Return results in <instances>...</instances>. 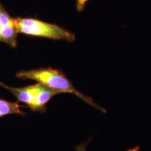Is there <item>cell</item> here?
Wrapping results in <instances>:
<instances>
[{"mask_svg":"<svg viewBox=\"0 0 151 151\" xmlns=\"http://www.w3.org/2000/svg\"><path fill=\"white\" fill-rule=\"evenodd\" d=\"M16 76L17 78L20 79H29L37 81L39 83L58 92L59 94L70 93L74 94L91 106L101 112L106 113V110L96 103L91 97L86 96L76 89L71 81L60 69L46 67L31 70H21L18 71Z\"/></svg>","mask_w":151,"mask_h":151,"instance_id":"1","label":"cell"},{"mask_svg":"<svg viewBox=\"0 0 151 151\" xmlns=\"http://www.w3.org/2000/svg\"><path fill=\"white\" fill-rule=\"evenodd\" d=\"M0 86L14 94L18 100L17 102L24 104L31 111L41 113H46L47 104L59 94L39 83L23 88H15L0 82Z\"/></svg>","mask_w":151,"mask_h":151,"instance_id":"2","label":"cell"},{"mask_svg":"<svg viewBox=\"0 0 151 151\" xmlns=\"http://www.w3.org/2000/svg\"><path fill=\"white\" fill-rule=\"evenodd\" d=\"M15 21L18 33L69 42L75 40L73 34L56 24L32 18H15Z\"/></svg>","mask_w":151,"mask_h":151,"instance_id":"3","label":"cell"},{"mask_svg":"<svg viewBox=\"0 0 151 151\" xmlns=\"http://www.w3.org/2000/svg\"><path fill=\"white\" fill-rule=\"evenodd\" d=\"M18 35L15 18L11 17L0 2V41L16 48L18 44Z\"/></svg>","mask_w":151,"mask_h":151,"instance_id":"4","label":"cell"},{"mask_svg":"<svg viewBox=\"0 0 151 151\" xmlns=\"http://www.w3.org/2000/svg\"><path fill=\"white\" fill-rule=\"evenodd\" d=\"M21 106L18 102L9 101L0 98V118L9 116V115H20L25 116V113L22 111Z\"/></svg>","mask_w":151,"mask_h":151,"instance_id":"5","label":"cell"},{"mask_svg":"<svg viewBox=\"0 0 151 151\" xmlns=\"http://www.w3.org/2000/svg\"><path fill=\"white\" fill-rule=\"evenodd\" d=\"M88 0H76V8L78 11H82Z\"/></svg>","mask_w":151,"mask_h":151,"instance_id":"6","label":"cell"},{"mask_svg":"<svg viewBox=\"0 0 151 151\" xmlns=\"http://www.w3.org/2000/svg\"><path fill=\"white\" fill-rule=\"evenodd\" d=\"M87 144H88V142L81 143L76 147V151H87Z\"/></svg>","mask_w":151,"mask_h":151,"instance_id":"7","label":"cell"}]
</instances>
